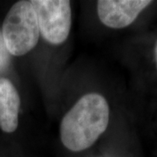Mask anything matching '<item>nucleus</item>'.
Instances as JSON below:
<instances>
[{"mask_svg": "<svg viewBox=\"0 0 157 157\" xmlns=\"http://www.w3.org/2000/svg\"><path fill=\"white\" fill-rule=\"evenodd\" d=\"M155 63H156V67H157V39L155 42Z\"/></svg>", "mask_w": 157, "mask_h": 157, "instance_id": "nucleus-7", "label": "nucleus"}, {"mask_svg": "<svg viewBox=\"0 0 157 157\" xmlns=\"http://www.w3.org/2000/svg\"><path fill=\"white\" fill-rule=\"evenodd\" d=\"M152 3L149 0H99L97 13L101 22L107 27L125 28Z\"/></svg>", "mask_w": 157, "mask_h": 157, "instance_id": "nucleus-4", "label": "nucleus"}, {"mask_svg": "<svg viewBox=\"0 0 157 157\" xmlns=\"http://www.w3.org/2000/svg\"><path fill=\"white\" fill-rule=\"evenodd\" d=\"M2 35L13 56L25 55L37 45L40 31L31 1L21 0L11 6L3 23Z\"/></svg>", "mask_w": 157, "mask_h": 157, "instance_id": "nucleus-2", "label": "nucleus"}, {"mask_svg": "<svg viewBox=\"0 0 157 157\" xmlns=\"http://www.w3.org/2000/svg\"><path fill=\"white\" fill-rule=\"evenodd\" d=\"M39 31L49 44L59 45L67 39L72 26V8L68 0H31Z\"/></svg>", "mask_w": 157, "mask_h": 157, "instance_id": "nucleus-3", "label": "nucleus"}, {"mask_svg": "<svg viewBox=\"0 0 157 157\" xmlns=\"http://www.w3.org/2000/svg\"><path fill=\"white\" fill-rule=\"evenodd\" d=\"M10 53L7 50L2 33H0V71L4 70L9 63Z\"/></svg>", "mask_w": 157, "mask_h": 157, "instance_id": "nucleus-6", "label": "nucleus"}, {"mask_svg": "<svg viewBox=\"0 0 157 157\" xmlns=\"http://www.w3.org/2000/svg\"><path fill=\"white\" fill-rule=\"evenodd\" d=\"M20 98L9 79L0 78V128L12 133L18 126Z\"/></svg>", "mask_w": 157, "mask_h": 157, "instance_id": "nucleus-5", "label": "nucleus"}, {"mask_svg": "<svg viewBox=\"0 0 157 157\" xmlns=\"http://www.w3.org/2000/svg\"><path fill=\"white\" fill-rule=\"evenodd\" d=\"M109 117L104 96L97 93L83 95L62 119L59 133L63 145L73 152L89 148L107 130Z\"/></svg>", "mask_w": 157, "mask_h": 157, "instance_id": "nucleus-1", "label": "nucleus"}]
</instances>
